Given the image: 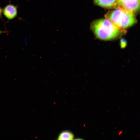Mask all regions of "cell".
<instances>
[{"label": "cell", "mask_w": 140, "mask_h": 140, "mask_svg": "<svg viewBox=\"0 0 140 140\" xmlns=\"http://www.w3.org/2000/svg\"><path fill=\"white\" fill-rule=\"evenodd\" d=\"M90 28L98 38L103 40H112L117 37L123 30L106 18L94 20L91 24Z\"/></svg>", "instance_id": "obj_1"}, {"label": "cell", "mask_w": 140, "mask_h": 140, "mask_svg": "<svg viewBox=\"0 0 140 140\" xmlns=\"http://www.w3.org/2000/svg\"><path fill=\"white\" fill-rule=\"evenodd\" d=\"M105 17L116 26L122 29L131 26L137 22L134 14L118 8L108 12Z\"/></svg>", "instance_id": "obj_2"}, {"label": "cell", "mask_w": 140, "mask_h": 140, "mask_svg": "<svg viewBox=\"0 0 140 140\" xmlns=\"http://www.w3.org/2000/svg\"><path fill=\"white\" fill-rule=\"evenodd\" d=\"M115 7L134 14L139 11L140 0H117Z\"/></svg>", "instance_id": "obj_3"}, {"label": "cell", "mask_w": 140, "mask_h": 140, "mask_svg": "<svg viewBox=\"0 0 140 140\" xmlns=\"http://www.w3.org/2000/svg\"><path fill=\"white\" fill-rule=\"evenodd\" d=\"M17 7L9 4L7 5L2 10L4 15L8 19L11 20L15 18L17 14Z\"/></svg>", "instance_id": "obj_4"}, {"label": "cell", "mask_w": 140, "mask_h": 140, "mask_svg": "<svg viewBox=\"0 0 140 140\" xmlns=\"http://www.w3.org/2000/svg\"><path fill=\"white\" fill-rule=\"evenodd\" d=\"M117 0H94L96 5L103 7L110 8L115 7Z\"/></svg>", "instance_id": "obj_5"}, {"label": "cell", "mask_w": 140, "mask_h": 140, "mask_svg": "<svg viewBox=\"0 0 140 140\" xmlns=\"http://www.w3.org/2000/svg\"><path fill=\"white\" fill-rule=\"evenodd\" d=\"M74 138L73 134L68 130H65L61 132L58 137V140H73Z\"/></svg>", "instance_id": "obj_6"}, {"label": "cell", "mask_w": 140, "mask_h": 140, "mask_svg": "<svg viewBox=\"0 0 140 140\" xmlns=\"http://www.w3.org/2000/svg\"><path fill=\"white\" fill-rule=\"evenodd\" d=\"M121 45L122 47H124L125 46L126 43L125 40H122L121 42Z\"/></svg>", "instance_id": "obj_7"}, {"label": "cell", "mask_w": 140, "mask_h": 140, "mask_svg": "<svg viewBox=\"0 0 140 140\" xmlns=\"http://www.w3.org/2000/svg\"><path fill=\"white\" fill-rule=\"evenodd\" d=\"M2 9L0 6V18H1L2 16Z\"/></svg>", "instance_id": "obj_8"}, {"label": "cell", "mask_w": 140, "mask_h": 140, "mask_svg": "<svg viewBox=\"0 0 140 140\" xmlns=\"http://www.w3.org/2000/svg\"><path fill=\"white\" fill-rule=\"evenodd\" d=\"M7 32L6 31H3L0 30V35L3 33H7Z\"/></svg>", "instance_id": "obj_9"}, {"label": "cell", "mask_w": 140, "mask_h": 140, "mask_svg": "<svg viewBox=\"0 0 140 140\" xmlns=\"http://www.w3.org/2000/svg\"><path fill=\"white\" fill-rule=\"evenodd\" d=\"M122 131H121L119 132V135H120L122 133Z\"/></svg>", "instance_id": "obj_10"}]
</instances>
